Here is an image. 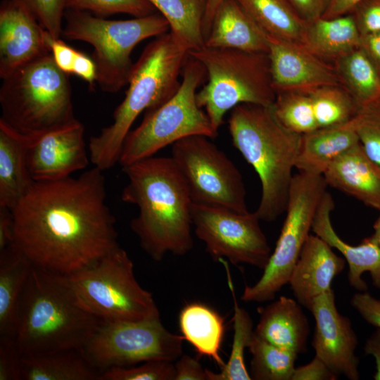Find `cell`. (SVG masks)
Masks as SVG:
<instances>
[{
  "instance_id": "ffe728a7",
  "label": "cell",
  "mask_w": 380,
  "mask_h": 380,
  "mask_svg": "<svg viewBox=\"0 0 380 380\" xmlns=\"http://www.w3.org/2000/svg\"><path fill=\"white\" fill-rule=\"evenodd\" d=\"M334 203L331 194L326 192L315 213L312 231L331 248L338 251L348 264V280L359 291H366L367 284L362 278L369 272L374 286L380 289V245L372 235L357 246L342 240L335 232L331 221Z\"/></svg>"
},
{
  "instance_id": "e575fe53",
  "label": "cell",
  "mask_w": 380,
  "mask_h": 380,
  "mask_svg": "<svg viewBox=\"0 0 380 380\" xmlns=\"http://www.w3.org/2000/svg\"><path fill=\"white\" fill-rule=\"evenodd\" d=\"M318 128L348 122L360 108L341 84L324 85L309 91Z\"/></svg>"
},
{
  "instance_id": "9f6ffc18",
  "label": "cell",
  "mask_w": 380,
  "mask_h": 380,
  "mask_svg": "<svg viewBox=\"0 0 380 380\" xmlns=\"http://www.w3.org/2000/svg\"><path fill=\"white\" fill-rule=\"evenodd\" d=\"M375 103H376L380 106V95L376 99V101H375Z\"/></svg>"
},
{
  "instance_id": "d590c367",
  "label": "cell",
  "mask_w": 380,
  "mask_h": 380,
  "mask_svg": "<svg viewBox=\"0 0 380 380\" xmlns=\"http://www.w3.org/2000/svg\"><path fill=\"white\" fill-rule=\"evenodd\" d=\"M272 108L279 122L292 132L303 135L318 128L309 91L279 92Z\"/></svg>"
},
{
  "instance_id": "11a10c76",
  "label": "cell",
  "mask_w": 380,
  "mask_h": 380,
  "mask_svg": "<svg viewBox=\"0 0 380 380\" xmlns=\"http://www.w3.org/2000/svg\"><path fill=\"white\" fill-rule=\"evenodd\" d=\"M374 232L372 236L380 245V215L374 224Z\"/></svg>"
},
{
  "instance_id": "8fae6325",
  "label": "cell",
  "mask_w": 380,
  "mask_h": 380,
  "mask_svg": "<svg viewBox=\"0 0 380 380\" xmlns=\"http://www.w3.org/2000/svg\"><path fill=\"white\" fill-rule=\"evenodd\" d=\"M327 186L323 175L302 172L293 175L285 210L286 215L275 248L260 278L254 285L246 286L241 297L243 301L271 300L289 283Z\"/></svg>"
},
{
  "instance_id": "836d02e7",
  "label": "cell",
  "mask_w": 380,
  "mask_h": 380,
  "mask_svg": "<svg viewBox=\"0 0 380 380\" xmlns=\"http://www.w3.org/2000/svg\"><path fill=\"white\" fill-rule=\"evenodd\" d=\"M253 380H291L298 354L276 346L255 332L248 346Z\"/></svg>"
},
{
  "instance_id": "f907efd6",
  "label": "cell",
  "mask_w": 380,
  "mask_h": 380,
  "mask_svg": "<svg viewBox=\"0 0 380 380\" xmlns=\"http://www.w3.org/2000/svg\"><path fill=\"white\" fill-rule=\"evenodd\" d=\"M360 47L371 60L380 75V33L361 36Z\"/></svg>"
},
{
  "instance_id": "44dd1931",
  "label": "cell",
  "mask_w": 380,
  "mask_h": 380,
  "mask_svg": "<svg viewBox=\"0 0 380 380\" xmlns=\"http://www.w3.org/2000/svg\"><path fill=\"white\" fill-rule=\"evenodd\" d=\"M323 177L327 185L380 212V168L367 157L360 143L335 160Z\"/></svg>"
},
{
  "instance_id": "2e32d148",
  "label": "cell",
  "mask_w": 380,
  "mask_h": 380,
  "mask_svg": "<svg viewBox=\"0 0 380 380\" xmlns=\"http://www.w3.org/2000/svg\"><path fill=\"white\" fill-rule=\"evenodd\" d=\"M25 153L34 182H52L69 177L73 172L84 169L90 160L84 141V127L78 120L26 141Z\"/></svg>"
},
{
  "instance_id": "c3c4849f",
  "label": "cell",
  "mask_w": 380,
  "mask_h": 380,
  "mask_svg": "<svg viewBox=\"0 0 380 380\" xmlns=\"http://www.w3.org/2000/svg\"><path fill=\"white\" fill-rule=\"evenodd\" d=\"M72 73L82 78L90 86L94 85L96 80V68L94 61L84 53L78 51Z\"/></svg>"
},
{
  "instance_id": "1f68e13d",
  "label": "cell",
  "mask_w": 380,
  "mask_h": 380,
  "mask_svg": "<svg viewBox=\"0 0 380 380\" xmlns=\"http://www.w3.org/2000/svg\"><path fill=\"white\" fill-rule=\"evenodd\" d=\"M168 21L170 31L189 51L204 46L207 0H148Z\"/></svg>"
},
{
  "instance_id": "ab89813d",
  "label": "cell",
  "mask_w": 380,
  "mask_h": 380,
  "mask_svg": "<svg viewBox=\"0 0 380 380\" xmlns=\"http://www.w3.org/2000/svg\"><path fill=\"white\" fill-rule=\"evenodd\" d=\"M26 7L53 38H60L68 0H15Z\"/></svg>"
},
{
  "instance_id": "52a82bcc",
  "label": "cell",
  "mask_w": 380,
  "mask_h": 380,
  "mask_svg": "<svg viewBox=\"0 0 380 380\" xmlns=\"http://www.w3.org/2000/svg\"><path fill=\"white\" fill-rule=\"evenodd\" d=\"M189 56L205 70L207 82L197 91L196 101L217 133L226 113L236 106L274 103L277 92L267 53L204 46Z\"/></svg>"
},
{
  "instance_id": "5b68a950",
  "label": "cell",
  "mask_w": 380,
  "mask_h": 380,
  "mask_svg": "<svg viewBox=\"0 0 380 380\" xmlns=\"http://www.w3.org/2000/svg\"><path fill=\"white\" fill-rule=\"evenodd\" d=\"M234 146L253 166L261 183V198L255 211L272 222L285 212L302 135L284 127L272 106L243 103L228 119Z\"/></svg>"
},
{
  "instance_id": "7a4b0ae2",
  "label": "cell",
  "mask_w": 380,
  "mask_h": 380,
  "mask_svg": "<svg viewBox=\"0 0 380 380\" xmlns=\"http://www.w3.org/2000/svg\"><path fill=\"white\" fill-rule=\"evenodd\" d=\"M122 167L128 182L121 198L139 209L129 225L142 249L155 261L189 252L193 201L172 157L153 156Z\"/></svg>"
},
{
  "instance_id": "277c9868",
  "label": "cell",
  "mask_w": 380,
  "mask_h": 380,
  "mask_svg": "<svg viewBox=\"0 0 380 380\" xmlns=\"http://www.w3.org/2000/svg\"><path fill=\"white\" fill-rule=\"evenodd\" d=\"M189 57L187 49L168 31L148 44L130 70L125 96L115 109L113 122L91 137L90 161L104 171L119 162L124 141L136 118L170 99Z\"/></svg>"
},
{
  "instance_id": "f6af8a7d",
  "label": "cell",
  "mask_w": 380,
  "mask_h": 380,
  "mask_svg": "<svg viewBox=\"0 0 380 380\" xmlns=\"http://www.w3.org/2000/svg\"><path fill=\"white\" fill-rule=\"evenodd\" d=\"M338 378L322 360L315 356L309 363L295 367L291 380H336Z\"/></svg>"
},
{
  "instance_id": "83f0119b",
  "label": "cell",
  "mask_w": 380,
  "mask_h": 380,
  "mask_svg": "<svg viewBox=\"0 0 380 380\" xmlns=\"http://www.w3.org/2000/svg\"><path fill=\"white\" fill-rule=\"evenodd\" d=\"M100 376L76 350L23 355L19 372V380H99Z\"/></svg>"
},
{
  "instance_id": "f35d334b",
  "label": "cell",
  "mask_w": 380,
  "mask_h": 380,
  "mask_svg": "<svg viewBox=\"0 0 380 380\" xmlns=\"http://www.w3.org/2000/svg\"><path fill=\"white\" fill-rule=\"evenodd\" d=\"M175 365L166 360H151L101 373L99 380H175Z\"/></svg>"
},
{
  "instance_id": "74e56055",
  "label": "cell",
  "mask_w": 380,
  "mask_h": 380,
  "mask_svg": "<svg viewBox=\"0 0 380 380\" xmlns=\"http://www.w3.org/2000/svg\"><path fill=\"white\" fill-rule=\"evenodd\" d=\"M66 8L101 15L126 13L134 17L146 16L157 11L148 0H68Z\"/></svg>"
},
{
  "instance_id": "f5cc1de1",
  "label": "cell",
  "mask_w": 380,
  "mask_h": 380,
  "mask_svg": "<svg viewBox=\"0 0 380 380\" xmlns=\"http://www.w3.org/2000/svg\"><path fill=\"white\" fill-rule=\"evenodd\" d=\"M364 351L366 355L374 357L376 363L374 379L380 380V328H376L375 331L367 339Z\"/></svg>"
},
{
  "instance_id": "d4e9b609",
  "label": "cell",
  "mask_w": 380,
  "mask_h": 380,
  "mask_svg": "<svg viewBox=\"0 0 380 380\" xmlns=\"http://www.w3.org/2000/svg\"><path fill=\"white\" fill-rule=\"evenodd\" d=\"M32 268L12 245L0 251V338H15L20 301Z\"/></svg>"
},
{
  "instance_id": "f1b7e54d",
  "label": "cell",
  "mask_w": 380,
  "mask_h": 380,
  "mask_svg": "<svg viewBox=\"0 0 380 380\" xmlns=\"http://www.w3.org/2000/svg\"><path fill=\"white\" fill-rule=\"evenodd\" d=\"M179 325L184 339L201 356L212 358L220 367L224 365L220 355L224 319L217 311L203 303H189L179 313Z\"/></svg>"
},
{
  "instance_id": "ba28073f",
  "label": "cell",
  "mask_w": 380,
  "mask_h": 380,
  "mask_svg": "<svg viewBox=\"0 0 380 380\" xmlns=\"http://www.w3.org/2000/svg\"><path fill=\"white\" fill-rule=\"evenodd\" d=\"M180 85L166 102L146 110L139 125L127 134L121 150L122 167L154 156L160 149L194 135L213 139L218 133L196 101L198 88L206 76L203 65L189 56Z\"/></svg>"
},
{
  "instance_id": "7c38bea8",
  "label": "cell",
  "mask_w": 380,
  "mask_h": 380,
  "mask_svg": "<svg viewBox=\"0 0 380 380\" xmlns=\"http://www.w3.org/2000/svg\"><path fill=\"white\" fill-rule=\"evenodd\" d=\"M182 336L172 334L160 316L123 321H102L82 353L101 373L151 360L173 362L182 354Z\"/></svg>"
},
{
  "instance_id": "681fc988",
  "label": "cell",
  "mask_w": 380,
  "mask_h": 380,
  "mask_svg": "<svg viewBox=\"0 0 380 380\" xmlns=\"http://www.w3.org/2000/svg\"><path fill=\"white\" fill-rule=\"evenodd\" d=\"M13 221L11 210L0 206V251L13 243Z\"/></svg>"
},
{
  "instance_id": "8992f818",
  "label": "cell",
  "mask_w": 380,
  "mask_h": 380,
  "mask_svg": "<svg viewBox=\"0 0 380 380\" xmlns=\"http://www.w3.org/2000/svg\"><path fill=\"white\" fill-rule=\"evenodd\" d=\"M68 75L48 53L2 79L0 123L31 141L77 121Z\"/></svg>"
},
{
  "instance_id": "816d5d0a",
  "label": "cell",
  "mask_w": 380,
  "mask_h": 380,
  "mask_svg": "<svg viewBox=\"0 0 380 380\" xmlns=\"http://www.w3.org/2000/svg\"><path fill=\"white\" fill-rule=\"evenodd\" d=\"M363 0H329L321 18H330L350 13Z\"/></svg>"
},
{
  "instance_id": "bcb514c9",
  "label": "cell",
  "mask_w": 380,
  "mask_h": 380,
  "mask_svg": "<svg viewBox=\"0 0 380 380\" xmlns=\"http://www.w3.org/2000/svg\"><path fill=\"white\" fill-rule=\"evenodd\" d=\"M175 380H208L207 369L186 354H182L175 364Z\"/></svg>"
},
{
  "instance_id": "4316f807",
  "label": "cell",
  "mask_w": 380,
  "mask_h": 380,
  "mask_svg": "<svg viewBox=\"0 0 380 380\" xmlns=\"http://www.w3.org/2000/svg\"><path fill=\"white\" fill-rule=\"evenodd\" d=\"M360 40L355 20L348 13L308 23L303 44L320 58L334 62L358 48Z\"/></svg>"
},
{
  "instance_id": "ee69618b",
  "label": "cell",
  "mask_w": 380,
  "mask_h": 380,
  "mask_svg": "<svg viewBox=\"0 0 380 380\" xmlns=\"http://www.w3.org/2000/svg\"><path fill=\"white\" fill-rule=\"evenodd\" d=\"M351 305L369 324L380 328V300L366 291H360L353 295Z\"/></svg>"
},
{
  "instance_id": "cb8c5ba5",
  "label": "cell",
  "mask_w": 380,
  "mask_h": 380,
  "mask_svg": "<svg viewBox=\"0 0 380 380\" xmlns=\"http://www.w3.org/2000/svg\"><path fill=\"white\" fill-rule=\"evenodd\" d=\"M359 143L353 120L317 128L302 135L295 167L299 172L323 175L335 160Z\"/></svg>"
},
{
  "instance_id": "d6986e66",
  "label": "cell",
  "mask_w": 380,
  "mask_h": 380,
  "mask_svg": "<svg viewBox=\"0 0 380 380\" xmlns=\"http://www.w3.org/2000/svg\"><path fill=\"white\" fill-rule=\"evenodd\" d=\"M345 265V259L338 256L327 243L310 234L289 283L296 300L310 310L314 299L331 289L334 277Z\"/></svg>"
},
{
  "instance_id": "8d00e7d4",
  "label": "cell",
  "mask_w": 380,
  "mask_h": 380,
  "mask_svg": "<svg viewBox=\"0 0 380 380\" xmlns=\"http://www.w3.org/2000/svg\"><path fill=\"white\" fill-rule=\"evenodd\" d=\"M353 122L364 152L380 168V106L361 108Z\"/></svg>"
},
{
  "instance_id": "3957f363",
  "label": "cell",
  "mask_w": 380,
  "mask_h": 380,
  "mask_svg": "<svg viewBox=\"0 0 380 380\" xmlns=\"http://www.w3.org/2000/svg\"><path fill=\"white\" fill-rule=\"evenodd\" d=\"M102 321L81 305L65 275L32 265L20 301L15 340L25 356L82 351Z\"/></svg>"
},
{
  "instance_id": "d6a6232c",
  "label": "cell",
  "mask_w": 380,
  "mask_h": 380,
  "mask_svg": "<svg viewBox=\"0 0 380 380\" xmlns=\"http://www.w3.org/2000/svg\"><path fill=\"white\" fill-rule=\"evenodd\" d=\"M219 262L226 270L228 287L233 298L234 336L227 362L220 367L218 373L207 369L208 380H251L246 367L244 353L246 348H248L253 335V321L248 312L238 305L227 260L220 259Z\"/></svg>"
},
{
  "instance_id": "5bb4252c",
  "label": "cell",
  "mask_w": 380,
  "mask_h": 380,
  "mask_svg": "<svg viewBox=\"0 0 380 380\" xmlns=\"http://www.w3.org/2000/svg\"><path fill=\"white\" fill-rule=\"evenodd\" d=\"M192 224L197 237L211 258L236 265L248 264L263 270L271 248L255 212L240 213L224 208L193 203Z\"/></svg>"
},
{
  "instance_id": "7dc6e473",
  "label": "cell",
  "mask_w": 380,
  "mask_h": 380,
  "mask_svg": "<svg viewBox=\"0 0 380 380\" xmlns=\"http://www.w3.org/2000/svg\"><path fill=\"white\" fill-rule=\"evenodd\" d=\"M295 11L305 22L310 23L324 14L329 0H289Z\"/></svg>"
},
{
  "instance_id": "4dcf8cb0",
  "label": "cell",
  "mask_w": 380,
  "mask_h": 380,
  "mask_svg": "<svg viewBox=\"0 0 380 380\" xmlns=\"http://www.w3.org/2000/svg\"><path fill=\"white\" fill-rule=\"evenodd\" d=\"M341 84L360 109L376 101L380 95V75L359 46L334 62Z\"/></svg>"
},
{
  "instance_id": "f546056e",
  "label": "cell",
  "mask_w": 380,
  "mask_h": 380,
  "mask_svg": "<svg viewBox=\"0 0 380 380\" xmlns=\"http://www.w3.org/2000/svg\"><path fill=\"white\" fill-rule=\"evenodd\" d=\"M267 34L303 44L308 23L289 0H236Z\"/></svg>"
},
{
  "instance_id": "30bf717a",
  "label": "cell",
  "mask_w": 380,
  "mask_h": 380,
  "mask_svg": "<svg viewBox=\"0 0 380 380\" xmlns=\"http://www.w3.org/2000/svg\"><path fill=\"white\" fill-rule=\"evenodd\" d=\"M65 276L81 305L101 320L160 316L152 294L136 279L134 263L120 246L90 266Z\"/></svg>"
},
{
  "instance_id": "9a60e30c",
  "label": "cell",
  "mask_w": 380,
  "mask_h": 380,
  "mask_svg": "<svg viewBox=\"0 0 380 380\" xmlns=\"http://www.w3.org/2000/svg\"><path fill=\"white\" fill-rule=\"evenodd\" d=\"M310 311L315 321L312 341L315 356L338 376L358 380L357 337L350 319L338 311L333 289L315 298Z\"/></svg>"
},
{
  "instance_id": "484cf974",
  "label": "cell",
  "mask_w": 380,
  "mask_h": 380,
  "mask_svg": "<svg viewBox=\"0 0 380 380\" xmlns=\"http://www.w3.org/2000/svg\"><path fill=\"white\" fill-rule=\"evenodd\" d=\"M26 141L0 123V206L12 210L35 182L26 160Z\"/></svg>"
},
{
  "instance_id": "b9f144b4",
  "label": "cell",
  "mask_w": 380,
  "mask_h": 380,
  "mask_svg": "<svg viewBox=\"0 0 380 380\" xmlns=\"http://www.w3.org/2000/svg\"><path fill=\"white\" fill-rule=\"evenodd\" d=\"M22 356L15 338H0V380H19Z\"/></svg>"
},
{
  "instance_id": "7402d4cb",
  "label": "cell",
  "mask_w": 380,
  "mask_h": 380,
  "mask_svg": "<svg viewBox=\"0 0 380 380\" xmlns=\"http://www.w3.org/2000/svg\"><path fill=\"white\" fill-rule=\"evenodd\" d=\"M259 322L255 334L279 348L297 354L306 350L310 326L296 300L286 296L258 309Z\"/></svg>"
},
{
  "instance_id": "60d3db41",
  "label": "cell",
  "mask_w": 380,
  "mask_h": 380,
  "mask_svg": "<svg viewBox=\"0 0 380 380\" xmlns=\"http://www.w3.org/2000/svg\"><path fill=\"white\" fill-rule=\"evenodd\" d=\"M350 13L361 36L380 33V0H363Z\"/></svg>"
},
{
  "instance_id": "9c48e42d",
  "label": "cell",
  "mask_w": 380,
  "mask_h": 380,
  "mask_svg": "<svg viewBox=\"0 0 380 380\" xmlns=\"http://www.w3.org/2000/svg\"><path fill=\"white\" fill-rule=\"evenodd\" d=\"M62 34L94 47L92 59L101 89L115 93L127 84L132 67L130 55L141 41L170 31L168 21L153 13L125 20H106L85 11L70 10Z\"/></svg>"
},
{
  "instance_id": "db71d44e",
  "label": "cell",
  "mask_w": 380,
  "mask_h": 380,
  "mask_svg": "<svg viewBox=\"0 0 380 380\" xmlns=\"http://www.w3.org/2000/svg\"><path fill=\"white\" fill-rule=\"evenodd\" d=\"M224 0H207L206 8L203 18V32L205 39L212 24L214 15L220 5Z\"/></svg>"
},
{
  "instance_id": "6da1fadb",
  "label": "cell",
  "mask_w": 380,
  "mask_h": 380,
  "mask_svg": "<svg viewBox=\"0 0 380 380\" xmlns=\"http://www.w3.org/2000/svg\"><path fill=\"white\" fill-rule=\"evenodd\" d=\"M103 172L35 182L11 210V245L34 267L68 275L120 246Z\"/></svg>"
},
{
  "instance_id": "603a6c76",
  "label": "cell",
  "mask_w": 380,
  "mask_h": 380,
  "mask_svg": "<svg viewBox=\"0 0 380 380\" xmlns=\"http://www.w3.org/2000/svg\"><path fill=\"white\" fill-rule=\"evenodd\" d=\"M205 46L267 53L266 34L236 0H224L213 18Z\"/></svg>"
},
{
  "instance_id": "ac0fdd59",
  "label": "cell",
  "mask_w": 380,
  "mask_h": 380,
  "mask_svg": "<svg viewBox=\"0 0 380 380\" xmlns=\"http://www.w3.org/2000/svg\"><path fill=\"white\" fill-rule=\"evenodd\" d=\"M46 30L32 13L15 0L0 9V77L4 79L32 61L51 53Z\"/></svg>"
},
{
  "instance_id": "4fadbf2b",
  "label": "cell",
  "mask_w": 380,
  "mask_h": 380,
  "mask_svg": "<svg viewBox=\"0 0 380 380\" xmlns=\"http://www.w3.org/2000/svg\"><path fill=\"white\" fill-rule=\"evenodd\" d=\"M203 135L172 146V158L187 184L194 203L248 213L242 176L227 155Z\"/></svg>"
},
{
  "instance_id": "e0dca14e",
  "label": "cell",
  "mask_w": 380,
  "mask_h": 380,
  "mask_svg": "<svg viewBox=\"0 0 380 380\" xmlns=\"http://www.w3.org/2000/svg\"><path fill=\"white\" fill-rule=\"evenodd\" d=\"M266 36L272 83L277 94L341 84L334 66L303 44Z\"/></svg>"
},
{
  "instance_id": "7bdbcfd3",
  "label": "cell",
  "mask_w": 380,
  "mask_h": 380,
  "mask_svg": "<svg viewBox=\"0 0 380 380\" xmlns=\"http://www.w3.org/2000/svg\"><path fill=\"white\" fill-rule=\"evenodd\" d=\"M44 40L56 65L67 74L72 73L78 51L68 46L60 38H53L46 31Z\"/></svg>"
}]
</instances>
